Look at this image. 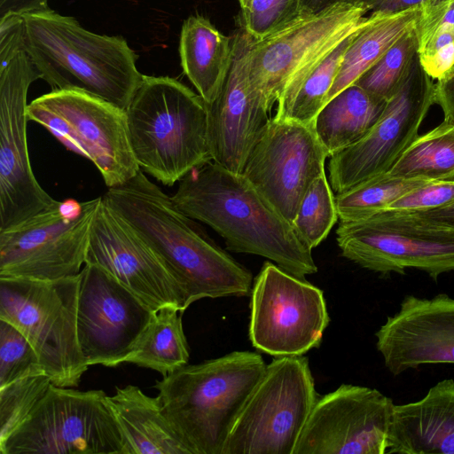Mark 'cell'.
<instances>
[{
    "instance_id": "cell-1",
    "label": "cell",
    "mask_w": 454,
    "mask_h": 454,
    "mask_svg": "<svg viewBox=\"0 0 454 454\" xmlns=\"http://www.w3.org/2000/svg\"><path fill=\"white\" fill-rule=\"evenodd\" d=\"M103 200L153 249L182 289L187 308L202 298L251 294L253 275L182 212L142 170Z\"/></svg>"
},
{
    "instance_id": "cell-2",
    "label": "cell",
    "mask_w": 454,
    "mask_h": 454,
    "mask_svg": "<svg viewBox=\"0 0 454 454\" xmlns=\"http://www.w3.org/2000/svg\"><path fill=\"white\" fill-rule=\"evenodd\" d=\"M171 200L217 232L229 250L265 257L300 278L317 271L292 223L242 174L209 160L180 180Z\"/></svg>"
},
{
    "instance_id": "cell-3",
    "label": "cell",
    "mask_w": 454,
    "mask_h": 454,
    "mask_svg": "<svg viewBox=\"0 0 454 454\" xmlns=\"http://www.w3.org/2000/svg\"><path fill=\"white\" fill-rule=\"evenodd\" d=\"M25 51L52 90H76L126 109L144 74L121 35L89 31L50 8L23 15Z\"/></svg>"
},
{
    "instance_id": "cell-4",
    "label": "cell",
    "mask_w": 454,
    "mask_h": 454,
    "mask_svg": "<svg viewBox=\"0 0 454 454\" xmlns=\"http://www.w3.org/2000/svg\"><path fill=\"white\" fill-rule=\"evenodd\" d=\"M266 366L258 353L234 351L183 365L156 382L161 411L190 454L222 453Z\"/></svg>"
},
{
    "instance_id": "cell-5",
    "label": "cell",
    "mask_w": 454,
    "mask_h": 454,
    "mask_svg": "<svg viewBox=\"0 0 454 454\" xmlns=\"http://www.w3.org/2000/svg\"><path fill=\"white\" fill-rule=\"evenodd\" d=\"M125 114L140 170L163 184L212 160L207 104L178 80L144 74Z\"/></svg>"
},
{
    "instance_id": "cell-6",
    "label": "cell",
    "mask_w": 454,
    "mask_h": 454,
    "mask_svg": "<svg viewBox=\"0 0 454 454\" xmlns=\"http://www.w3.org/2000/svg\"><path fill=\"white\" fill-rule=\"evenodd\" d=\"M80 273L53 280L0 277V319L36 351L51 383L75 387L89 365L77 335Z\"/></svg>"
},
{
    "instance_id": "cell-7",
    "label": "cell",
    "mask_w": 454,
    "mask_h": 454,
    "mask_svg": "<svg viewBox=\"0 0 454 454\" xmlns=\"http://www.w3.org/2000/svg\"><path fill=\"white\" fill-rule=\"evenodd\" d=\"M318 396L307 357H274L235 419L221 454H293Z\"/></svg>"
},
{
    "instance_id": "cell-8",
    "label": "cell",
    "mask_w": 454,
    "mask_h": 454,
    "mask_svg": "<svg viewBox=\"0 0 454 454\" xmlns=\"http://www.w3.org/2000/svg\"><path fill=\"white\" fill-rule=\"evenodd\" d=\"M336 241L343 257L381 275L413 268L436 280L454 270V228L416 213L383 210L340 221Z\"/></svg>"
},
{
    "instance_id": "cell-9",
    "label": "cell",
    "mask_w": 454,
    "mask_h": 454,
    "mask_svg": "<svg viewBox=\"0 0 454 454\" xmlns=\"http://www.w3.org/2000/svg\"><path fill=\"white\" fill-rule=\"evenodd\" d=\"M108 395L51 384L27 421L0 444V454H126Z\"/></svg>"
},
{
    "instance_id": "cell-10",
    "label": "cell",
    "mask_w": 454,
    "mask_h": 454,
    "mask_svg": "<svg viewBox=\"0 0 454 454\" xmlns=\"http://www.w3.org/2000/svg\"><path fill=\"white\" fill-rule=\"evenodd\" d=\"M360 5L337 3L300 14L265 37L254 40L249 56L251 86L270 113L285 89L304 76L372 15Z\"/></svg>"
},
{
    "instance_id": "cell-11",
    "label": "cell",
    "mask_w": 454,
    "mask_h": 454,
    "mask_svg": "<svg viewBox=\"0 0 454 454\" xmlns=\"http://www.w3.org/2000/svg\"><path fill=\"white\" fill-rule=\"evenodd\" d=\"M27 116L93 162L108 188L126 183L140 170L125 110L114 104L81 90H52L27 105Z\"/></svg>"
},
{
    "instance_id": "cell-12",
    "label": "cell",
    "mask_w": 454,
    "mask_h": 454,
    "mask_svg": "<svg viewBox=\"0 0 454 454\" xmlns=\"http://www.w3.org/2000/svg\"><path fill=\"white\" fill-rule=\"evenodd\" d=\"M102 197L58 201L0 231V277L53 280L76 276L85 263Z\"/></svg>"
},
{
    "instance_id": "cell-13",
    "label": "cell",
    "mask_w": 454,
    "mask_h": 454,
    "mask_svg": "<svg viewBox=\"0 0 454 454\" xmlns=\"http://www.w3.org/2000/svg\"><path fill=\"white\" fill-rule=\"evenodd\" d=\"M330 322L323 291L265 262L254 279L249 338L274 357L302 356L317 348Z\"/></svg>"
},
{
    "instance_id": "cell-14",
    "label": "cell",
    "mask_w": 454,
    "mask_h": 454,
    "mask_svg": "<svg viewBox=\"0 0 454 454\" xmlns=\"http://www.w3.org/2000/svg\"><path fill=\"white\" fill-rule=\"evenodd\" d=\"M433 104L434 83L422 67L417 52L409 72L387 100L374 127L361 140L330 157L332 190L339 194L388 172L419 136L421 122Z\"/></svg>"
},
{
    "instance_id": "cell-15",
    "label": "cell",
    "mask_w": 454,
    "mask_h": 454,
    "mask_svg": "<svg viewBox=\"0 0 454 454\" xmlns=\"http://www.w3.org/2000/svg\"><path fill=\"white\" fill-rule=\"evenodd\" d=\"M37 79L40 74L26 51L0 67V231L56 202L38 184L28 154L27 98Z\"/></svg>"
},
{
    "instance_id": "cell-16",
    "label": "cell",
    "mask_w": 454,
    "mask_h": 454,
    "mask_svg": "<svg viewBox=\"0 0 454 454\" xmlns=\"http://www.w3.org/2000/svg\"><path fill=\"white\" fill-rule=\"evenodd\" d=\"M328 153L314 127L270 118L242 175L292 223L309 187L325 173Z\"/></svg>"
},
{
    "instance_id": "cell-17",
    "label": "cell",
    "mask_w": 454,
    "mask_h": 454,
    "mask_svg": "<svg viewBox=\"0 0 454 454\" xmlns=\"http://www.w3.org/2000/svg\"><path fill=\"white\" fill-rule=\"evenodd\" d=\"M154 313L107 271L85 263L80 272L77 335L89 366L125 363Z\"/></svg>"
},
{
    "instance_id": "cell-18",
    "label": "cell",
    "mask_w": 454,
    "mask_h": 454,
    "mask_svg": "<svg viewBox=\"0 0 454 454\" xmlns=\"http://www.w3.org/2000/svg\"><path fill=\"white\" fill-rule=\"evenodd\" d=\"M395 403L375 388L342 384L318 396L293 454H384Z\"/></svg>"
},
{
    "instance_id": "cell-19",
    "label": "cell",
    "mask_w": 454,
    "mask_h": 454,
    "mask_svg": "<svg viewBox=\"0 0 454 454\" xmlns=\"http://www.w3.org/2000/svg\"><path fill=\"white\" fill-rule=\"evenodd\" d=\"M85 263L107 271L153 312L166 306L183 312L187 309L182 289L160 258L103 197L92 223Z\"/></svg>"
},
{
    "instance_id": "cell-20",
    "label": "cell",
    "mask_w": 454,
    "mask_h": 454,
    "mask_svg": "<svg viewBox=\"0 0 454 454\" xmlns=\"http://www.w3.org/2000/svg\"><path fill=\"white\" fill-rule=\"evenodd\" d=\"M375 336L376 348L394 376L423 364H454V298L406 295Z\"/></svg>"
},
{
    "instance_id": "cell-21",
    "label": "cell",
    "mask_w": 454,
    "mask_h": 454,
    "mask_svg": "<svg viewBox=\"0 0 454 454\" xmlns=\"http://www.w3.org/2000/svg\"><path fill=\"white\" fill-rule=\"evenodd\" d=\"M254 38L244 28L234 35L232 64L218 98L208 106L212 160L242 174L269 112L254 93L249 79V56Z\"/></svg>"
},
{
    "instance_id": "cell-22",
    "label": "cell",
    "mask_w": 454,
    "mask_h": 454,
    "mask_svg": "<svg viewBox=\"0 0 454 454\" xmlns=\"http://www.w3.org/2000/svg\"><path fill=\"white\" fill-rule=\"evenodd\" d=\"M387 453L454 454V380L433 386L420 400L395 404Z\"/></svg>"
},
{
    "instance_id": "cell-23",
    "label": "cell",
    "mask_w": 454,
    "mask_h": 454,
    "mask_svg": "<svg viewBox=\"0 0 454 454\" xmlns=\"http://www.w3.org/2000/svg\"><path fill=\"white\" fill-rule=\"evenodd\" d=\"M179 55L184 74L211 105L220 95L232 64L234 35H223L202 15L189 16L181 27Z\"/></svg>"
},
{
    "instance_id": "cell-24",
    "label": "cell",
    "mask_w": 454,
    "mask_h": 454,
    "mask_svg": "<svg viewBox=\"0 0 454 454\" xmlns=\"http://www.w3.org/2000/svg\"><path fill=\"white\" fill-rule=\"evenodd\" d=\"M109 404L126 441V454H190L167 418L159 400L138 387H116Z\"/></svg>"
},
{
    "instance_id": "cell-25",
    "label": "cell",
    "mask_w": 454,
    "mask_h": 454,
    "mask_svg": "<svg viewBox=\"0 0 454 454\" xmlns=\"http://www.w3.org/2000/svg\"><path fill=\"white\" fill-rule=\"evenodd\" d=\"M387 102L356 83L328 100L313 127L329 157L365 137L380 120Z\"/></svg>"
},
{
    "instance_id": "cell-26",
    "label": "cell",
    "mask_w": 454,
    "mask_h": 454,
    "mask_svg": "<svg viewBox=\"0 0 454 454\" xmlns=\"http://www.w3.org/2000/svg\"><path fill=\"white\" fill-rule=\"evenodd\" d=\"M421 4L395 13L372 12L371 21L356 32L347 48L327 100L373 66L384 53L417 24Z\"/></svg>"
},
{
    "instance_id": "cell-27",
    "label": "cell",
    "mask_w": 454,
    "mask_h": 454,
    "mask_svg": "<svg viewBox=\"0 0 454 454\" xmlns=\"http://www.w3.org/2000/svg\"><path fill=\"white\" fill-rule=\"evenodd\" d=\"M357 31L341 41L304 76L285 89L277 102L274 117L314 126L316 116L326 103L344 53Z\"/></svg>"
},
{
    "instance_id": "cell-28",
    "label": "cell",
    "mask_w": 454,
    "mask_h": 454,
    "mask_svg": "<svg viewBox=\"0 0 454 454\" xmlns=\"http://www.w3.org/2000/svg\"><path fill=\"white\" fill-rule=\"evenodd\" d=\"M182 314L171 306L155 312L125 363L157 371L163 376L187 364L189 346Z\"/></svg>"
},
{
    "instance_id": "cell-29",
    "label": "cell",
    "mask_w": 454,
    "mask_h": 454,
    "mask_svg": "<svg viewBox=\"0 0 454 454\" xmlns=\"http://www.w3.org/2000/svg\"><path fill=\"white\" fill-rule=\"evenodd\" d=\"M416 31L426 73L438 81L454 72V0L424 2Z\"/></svg>"
},
{
    "instance_id": "cell-30",
    "label": "cell",
    "mask_w": 454,
    "mask_h": 454,
    "mask_svg": "<svg viewBox=\"0 0 454 454\" xmlns=\"http://www.w3.org/2000/svg\"><path fill=\"white\" fill-rule=\"evenodd\" d=\"M388 172L407 179H454V123L443 121L418 136Z\"/></svg>"
},
{
    "instance_id": "cell-31",
    "label": "cell",
    "mask_w": 454,
    "mask_h": 454,
    "mask_svg": "<svg viewBox=\"0 0 454 454\" xmlns=\"http://www.w3.org/2000/svg\"><path fill=\"white\" fill-rule=\"evenodd\" d=\"M427 181L407 179L386 172L336 194L339 219L351 221L383 211L395 200Z\"/></svg>"
},
{
    "instance_id": "cell-32",
    "label": "cell",
    "mask_w": 454,
    "mask_h": 454,
    "mask_svg": "<svg viewBox=\"0 0 454 454\" xmlns=\"http://www.w3.org/2000/svg\"><path fill=\"white\" fill-rule=\"evenodd\" d=\"M333 192L325 173L321 174L306 192L292 223L311 250L326 239L339 218Z\"/></svg>"
},
{
    "instance_id": "cell-33",
    "label": "cell",
    "mask_w": 454,
    "mask_h": 454,
    "mask_svg": "<svg viewBox=\"0 0 454 454\" xmlns=\"http://www.w3.org/2000/svg\"><path fill=\"white\" fill-rule=\"evenodd\" d=\"M417 52L418 36L415 26L396 41L355 83L369 93L388 100L409 72Z\"/></svg>"
},
{
    "instance_id": "cell-34",
    "label": "cell",
    "mask_w": 454,
    "mask_h": 454,
    "mask_svg": "<svg viewBox=\"0 0 454 454\" xmlns=\"http://www.w3.org/2000/svg\"><path fill=\"white\" fill-rule=\"evenodd\" d=\"M51 384L47 374H40L0 388V444L27 421Z\"/></svg>"
},
{
    "instance_id": "cell-35",
    "label": "cell",
    "mask_w": 454,
    "mask_h": 454,
    "mask_svg": "<svg viewBox=\"0 0 454 454\" xmlns=\"http://www.w3.org/2000/svg\"><path fill=\"white\" fill-rule=\"evenodd\" d=\"M40 374L46 373L30 341L14 325L0 319V388Z\"/></svg>"
},
{
    "instance_id": "cell-36",
    "label": "cell",
    "mask_w": 454,
    "mask_h": 454,
    "mask_svg": "<svg viewBox=\"0 0 454 454\" xmlns=\"http://www.w3.org/2000/svg\"><path fill=\"white\" fill-rule=\"evenodd\" d=\"M301 14V0H252L241 9L243 27L259 40Z\"/></svg>"
},
{
    "instance_id": "cell-37",
    "label": "cell",
    "mask_w": 454,
    "mask_h": 454,
    "mask_svg": "<svg viewBox=\"0 0 454 454\" xmlns=\"http://www.w3.org/2000/svg\"><path fill=\"white\" fill-rule=\"evenodd\" d=\"M454 203V179L427 181L409 191L385 210L427 211Z\"/></svg>"
},
{
    "instance_id": "cell-38",
    "label": "cell",
    "mask_w": 454,
    "mask_h": 454,
    "mask_svg": "<svg viewBox=\"0 0 454 454\" xmlns=\"http://www.w3.org/2000/svg\"><path fill=\"white\" fill-rule=\"evenodd\" d=\"M26 22L23 15L9 14L0 18V67L25 51Z\"/></svg>"
},
{
    "instance_id": "cell-39",
    "label": "cell",
    "mask_w": 454,
    "mask_h": 454,
    "mask_svg": "<svg viewBox=\"0 0 454 454\" xmlns=\"http://www.w3.org/2000/svg\"><path fill=\"white\" fill-rule=\"evenodd\" d=\"M426 1L427 0H340V3L360 5L371 13H395L419 6Z\"/></svg>"
},
{
    "instance_id": "cell-40",
    "label": "cell",
    "mask_w": 454,
    "mask_h": 454,
    "mask_svg": "<svg viewBox=\"0 0 454 454\" xmlns=\"http://www.w3.org/2000/svg\"><path fill=\"white\" fill-rule=\"evenodd\" d=\"M434 104L442 108L443 121L454 123V72L434 83Z\"/></svg>"
},
{
    "instance_id": "cell-41",
    "label": "cell",
    "mask_w": 454,
    "mask_h": 454,
    "mask_svg": "<svg viewBox=\"0 0 454 454\" xmlns=\"http://www.w3.org/2000/svg\"><path fill=\"white\" fill-rule=\"evenodd\" d=\"M48 8V0H0V18L9 14L24 15Z\"/></svg>"
},
{
    "instance_id": "cell-42",
    "label": "cell",
    "mask_w": 454,
    "mask_h": 454,
    "mask_svg": "<svg viewBox=\"0 0 454 454\" xmlns=\"http://www.w3.org/2000/svg\"><path fill=\"white\" fill-rule=\"evenodd\" d=\"M410 213H416L436 223L454 228V203L427 211Z\"/></svg>"
},
{
    "instance_id": "cell-43",
    "label": "cell",
    "mask_w": 454,
    "mask_h": 454,
    "mask_svg": "<svg viewBox=\"0 0 454 454\" xmlns=\"http://www.w3.org/2000/svg\"><path fill=\"white\" fill-rule=\"evenodd\" d=\"M340 0H301V14L319 12Z\"/></svg>"
},
{
    "instance_id": "cell-44",
    "label": "cell",
    "mask_w": 454,
    "mask_h": 454,
    "mask_svg": "<svg viewBox=\"0 0 454 454\" xmlns=\"http://www.w3.org/2000/svg\"><path fill=\"white\" fill-rule=\"evenodd\" d=\"M241 9L245 8L252 0H239Z\"/></svg>"
}]
</instances>
